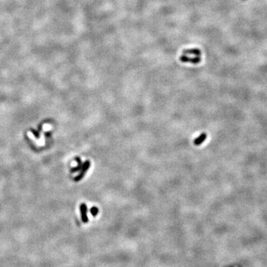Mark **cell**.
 I'll use <instances>...</instances> for the list:
<instances>
[{
    "mask_svg": "<svg viewBox=\"0 0 267 267\" xmlns=\"http://www.w3.org/2000/svg\"><path fill=\"white\" fill-rule=\"evenodd\" d=\"M90 167H91V161L87 160L86 161H85V163L83 164V166H82V169H80L79 174H77V175L74 178V180L75 182H79V181L81 180L84 178V176H85V174H86L87 171L90 169Z\"/></svg>",
    "mask_w": 267,
    "mask_h": 267,
    "instance_id": "obj_1",
    "label": "cell"
},
{
    "mask_svg": "<svg viewBox=\"0 0 267 267\" xmlns=\"http://www.w3.org/2000/svg\"><path fill=\"white\" fill-rule=\"evenodd\" d=\"M87 212H88V207H87L85 203H82L80 205V214H81V218L82 221L83 223H88V217L87 215Z\"/></svg>",
    "mask_w": 267,
    "mask_h": 267,
    "instance_id": "obj_2",
    "label": "cell"
},
{
    "mask_svg": "<svg viewBox=\"0 0 267 267\" xmlns=\"http://www.w3.org/2000/svg\"><path fill=\"white\" fill-rule=\"evenodd\" d=\"M180 61L182 62H191L194 63V64H198L200 62V58L199 57H195L194 58H191V57H188L185 55H182L180 57Z\"/></svg>",
    "mask_w": 267,
    "mask_h": 267,
    "instance_id": "obj_3",
    "label": "cell"
},
{
    "mask_svg": "<svg viewBox=\"0 0 267 267\" xmlns=\"http://www.w3.org/2000/svg\"><path fill=\"white\" fill-rule=\"evenodd\" d=\"M206 138H207V135H206V133H202L198 137H197L194 139V144L195 146H200V145L202 144L206 140Z\"/></svg>",
    "mask_w": 267,
    "mask_h": 267,
    "instance_id": "obj_4",
    "label": "cell"
},
{
    "mask_svg": "<svg viewBox=\"0 0 267 267\" xmlns=\"http://www.w3.org/2000/svg\"><path fill=\"white\" fill-rule=\"evenodd\" d=\"M76 160V163H77V166L74 168H72L71 169V173H76L77 171H80V169H82V166H83V162H82L81 159L80 157H76L75 158Z\"/></svg>",
    "mask_w": 267,
    "mask_h": 267,
    "instance_id": "obj_5",
    "label": "cell"
},
{
    "mask_svg": "<svg viewBox=\"0 0 267 267\" xmlns=\"http://www.w3.org/2000/svg\"><path fill=\"white\" fill-rule=\"evenodd\" d=\"M184 54H193V55H197V56H200V51L198 49H190V50H186L183 51Z\"/></svg>",
    "mask_w": 267,
    "mask_h": 267,
    "instance_id": "obj_6",
    "label": "cell"
},
{
    "mask_svg": "<svg viewBox=\"0 0 267 267\" xmlns=\"http://www.w3.org/2000/svg\"><path fill=\"white\" fill-rule=\"evenodd\" d=\"M90 212H91V214H92L93 217H96L98 214V213H99V209H98V208L96 207V206H92L91 210H90Z\"/></svg>",
    "mask_w": 267,
    "mask_h": 267,
    "instance_id": "obj_7",
    "label": "cell"
},
{
    "mask_svg": "<svg viewBox=\"0 0 267 267\" xmlns=\"http://www.w3.org/2000/svg\"><path fill=\"white\" fill-rule=\"evenodd\" d=\"M31 132L33 134V135L35 136V137H37V139H38V138H40V134H39L38 132H37V131H35L34 129H33V128H31Z\"/></svg>",
    "mask_w": 267,
    "mask_h": 267,
    "instance_id": "obj_8",
    "label": "cell"
}]
</instances>
